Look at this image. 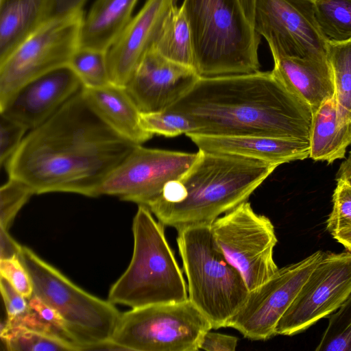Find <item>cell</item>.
Returning a JSON list of instances; mask_svg holds the SVG:
<instances>
[{"instance_id":"6da1fadb","label":"cell","mask_w":351,"mask_h":351,"mask_svg":"<svg viewBox=\"0 0 351 351\" xmlns=\"http://www.w3.org/2000/svg\"><path fill=\"white\" fill-rule=\"evenodd\" d=\"M136 145L97 115L82 88L29 130L4 165L8 178L23 182L34 194L97 197L104 181Z\"/></svg>"},{"instance_id":"7a4b0ae2","label":"cell","mask_w":351,"mask_h":351,"mask_svg":"<svg viewBox=\"0 0 351 351\" xmlns=\"http://www.w3.org/2000/svg\"><path fill=\"white\" fill-rule=\"evenodd\" d=\"M167 110L185 116L193 132L309 141L313 110L271 71L200 77Z\"/></svg>"},{"instance_id":"3957f363","label":"cell","mask_w":351,"mask_h":351,"mask_svg":"<svg viewBox=\"0 0 351 351\" xmlns=\"http://www.w3.org/2000/svg\"><path fill=\"white\" fill-rule=\"evenodd\" d=\"M198 158L179 179L181 199H157L147 207L162 225L176 228L211 225L243 202L278 167L230 154L198 151Z\"/></svg>"},{"instance_id":"277c9868","label":"cell","mask_w":351,"mask_h":351,"mask_svg":"<svg viewBox=\"0 0 351 351\" xmlns=\"http://www.w3.org/2000/svg\"><path fill=\"white\" fill-rule=\"evenodd\" d=\"M192 34L194 69L200 77L260 71L261 36L239 0H184Z\"/></svg>"},{"instance_id":"5b68a950","label":"cell","mask_w":351,"mask_h":351,"mask_svg":"<svg viewBox=\"0 0 351 351\" xmlns=\"http://www.w3.org/2000/svg\"><path fill=\"white\" fill-rule=\"evenodd\" d=\"M164 226L146 206L138 205L132 223V257L109 291L110 302L134 308L188 299L186 282Z\"/></svg>"},{"instance_id":"8992f818","label":"cell","mask_w":351,"mask_h":351,"mask_svg":"<svg viewBox=\"0 0 351 351\" xmlns=\"http://www.w3.org/2000/svg\"><path fill=\"white\" fill-rule=\"evenodd\" d=\"M176 240L188 280L189 300L213 328L227 327L250 292L242 274L216 243L210 225L180 229Z\"/></svg>"},{"instance_id":"52a82bcc","label":"cell","mask_w":351,"mask_h":351,"mask_svg":"<svg viewBox=\"0 0 351 351\" xmlns=\"http://www.w3.org/2000/svg\"><path fill=\"white\" fill-rule=\"evenodd\" d=\"M19 257L34 294L58 311L81 350L115 349L110 339L121 313L113 303L81 289L26 246H21Z\"/></svg>"},{"instance_id":"ba28073f","label":"cell","mask_w":351,"mask_h":351,"mask_svg":"<svg viewBox=\"0 0 351 351\" xmlns=\"http://www.w3.org/2000/svg\"><path fill=\"white\" fill-rule=\"evenodd\" d=\"M213 326L189 300L157 304L121 313L110 339L115 349L195 351Z\"/></svg>"},{"instance_id":"9c48e42d","label":"cell","mask_w":351,"mask_h":351,"mask_svg":"<svg viewBox=\"0 0 351 351\" xmlns=\"http://www.w3.org/2000/svg\"><path fill=\"white\" fill-rule=\"evenodd\" d=\"M84 17L82 11L44 21L0 62V110L29 82L69 65Z\"/></svg>"},{"instance_id":"30bf717a","label":"cell","mask_w":351,"mask_h":351,"mask_svg":"<svg viewBox=\"0 0 351 351\" xmlns=\"http://www.w3.org/2000/svg\"><path fill=\"white\" fill-rule=\"evenodd\" d=\"M215 240L226 258L241 272L250 291L278 269L274 260L278 239L273 223L245 202L210 225Z\"/></svg>"},{"instance_id":"8fae6325","label":"cell","mask_w":351,"mask_h":351,"mask_svg":"<svg viewBox=\"0 0 351 351\" xmlns=\"http://www.w3.org/2000/svg\"><path fill=\"white\" fill-rule=\"evenodd\" d=\"M253 27L274 60L326 58L328 38L317 21L313 0H256Z\"/></svg>"},{"instance_id":"7c38bea8","label":"cell","mask_w":351,"mask_h":351,"mask_svg":"<svg viewBox=\"0 0 351 351\" xmlns=\"http://www.w3.org/2000/svg\"><path fill=\"white\" fill-rule=\"evenodd\" d=\"M198 156V152L187 153L136 145L104 181L99 195H114L147 206L161 195L168 182L180 179Z\"/></svg>"},{"instance_id":"4fadbf2b","label":"cell","mask_w":351,"mask_h":351,"mask_svg":"<svg viewBox=\"0 0 351 351\" xmlns=\"http://www.w3.org/2000/svg\"><path fill=\"white\" fill-rule=\"evenodd\" d=\"M324 252L319 250L299 262L280 269L250 291L239 311L230 319L232 327L252 340H267L276 335V326L296 298Z\"/></svg>"},{"instance_id":"5bb4252c","label":"cell","mask_w":351,"mask_h":351,"mask_svg":"<svg viewBox=\"0 0 351 351\" xmlns=\"http://www.w3.org/2000/svg\"><path fill=\"white\" fill-rule=\"evenodd\" d=\"M351 293V252L326 253L279 320L276 335L301 332L336 311Z\"/></svg>"},{"instance_id":"9a60e30c","label":"cell","mask_w":351,"mask_h":351,"mask_svg":"<svg viewBox=\"0 0 351 351\" xmlns=\"http://www.w3.org/2000/svg\"><path fill=\"white\" fill-rule=\"evenodd\" d=\"M195 70L162 56L154 48L124 87L141 113L167 110L197 83Z\"/></svg>"},{"instance_id":"2e32d148","label":"cell","mask_w":351,"mask_h":351,"mask_svg":"<svg viewBox=\"0 0 351 351\" xmlns=\"http://www.w3.org/2000/svg\"><path fill=\"white\" fill-rule=\"evenodd\" d=\"M176 0H147L107 51L112 84L125 87L145 55L154 49Z\"/></svg>"},{"instance_id":"e0dca14e","label":"cell","mask_w":351,"mask_h":351,"mask_svg":"<svg viewBox=\"0 0 351 351\" xmlns=\"http://www.w3.org/2000/svg\"><path fill=\"white\" fill-rule=\"evenodd\" d=\"M82 88L69 66L49 71L23 86L0 110V114L31 130L53 115Z\"/></svg>"},{"instance_id":"ac0fdd59","label":"cell","mask_w":351,"mask_h":351,"mask_svg":"<svg viewBox=\"0 0 351 351\" xmlns=\"http://www.w3.org/2000/svg\"><path fill=\"white\" fill-rule=\"evenodd\" d=\"M199 149L281 164L309 158V141L249 135L186 134Z\"/></svg>"},{"instance_id":"d6986e66","label":"cell","mask_w":351,"mask_h":351,"mask_svg":"<svg viewBox=\"0 0 351 351\" xmlns=\"http://www.w3.org/2000/svg\"><path fill=\"white\" fill-rule=\"evenodd\" d=\"M273 73L306 101L313 113L335 94L332 73L326 58L283 57L274 60Z\"/></svg>"},{"instance_id":"ffe728a7","label":"cell","mask_w":351,"mask_h":351,"mask_svg":"<svg viewBox=\"0 0 351 351\" xmlns=\"http://www.w3.org/2000/svg\"><path fill=\"white\" fill-rule=\"evenodd\" d=\"M82 92L97 115L114 132L136 145L152 138L141 125V112L124 87L109 84Z\"/></svg>"},{"instance_id":"44dd1931","label":"cell","mask_w":351,"mask_h":351,"mask_svg":"<svg viewBox=\"0 0 351 351\" xmlns=\"http://www.w3.org/2000/svg\"><path fill=\"white\" fill-rule=\"evenodd\" d=\"M309 158L328 164L345 158L351 145V120L340 112L333 96L313 113Z\"/></svg>"},{"instance_id":"7402d4cb","label":"cell","mask_w":351,"mask_h":351,"mask_svg":"<svg viewBox=\"0 0 351 351\" xmlns=\"http://www.w3.org/2000/svg\"><path fill=\"white\" fill-rule=\"evenodd\" d=\"M138 0H95L84 16L79 48L107 52L127 26Z\"/></svg>"},{"instance_id":"603a6c76","label":"cell","mask_w":351,"mask_h":351,"mask_svg":"<svg viewBox=\"0 0 351 351\" xmlns=\"http://www.w3.org/2000/svg\"><path fill=\"white\" fill-rule=\"evenodd\" d=\"M51 0H0V62L45 21Z\"/></svg>"},{"instance_id":"cb8c5ba5","label":"cell","mask_w":351,"mask_h":351,"mask_svg":"<svg viewBox=\"0 0 351 351\" xmlns=\"http://www.w3.org/2000/svg\"><path fill=\"white\" fill-rule=\"evenodd\" d=\"M154 49L168 60L194 69L191 30L181 6L173 9Z\"/></svg>"},{"instance_id":"d4e9b609","label":"cell","mask_w":351,"mask_h":351,"mask_svg":"<svg viewBox=\"0 0 351 351\" xmlns=\"http://www.w3.org/2000/svg\"><path fill=\"white\" fill-rule=\"evenodd\" d=\"M326 57L332 73L337 106L341 114L351 120V38L341 41L328 39Z\"/></svg>"},{"instance_id":"484cf974","label":"cell","mask_w":351,"mask_h":351,"mask_svg":"<svg viewBox=\"0 0 351 351\" xmlns=\"http://www.w3.org/2000/svg\"><path fill=\"white\" fill-rule=\"evenodd\" d=\"M0 335L10 351L77 350L72 343L58 336L5 322L1 324Z\"/></svg>"},{"instance_id":"4316f807","label":"cell","mask_w":351,"mask_h":351,"mask_svg":"<svg viewBox=\"0 0 351 351\" xmlns=\"http://www.w3.org/2000/svg\"><path fill=\"white\" fill-rule=\"evenodd\" d=\"M317 21L330 40L351 38V0H313Z\"/></svg>"},{"instance_id":"83f0119b","label":"cell","mask_w":351,"mask_h":351,"mask_svg":"<svg viewBox=\"0 0 351 351\" xmlns=\"http://www.w3.org/2000/svg\"><path fill=\"white\" fill-rule=\"evenodd\" d=\"M68 66L84 88H99L111 83L106 51L78 48Z\"/></svg>"},{"instance_id":"f1b7e54d","label":"cell","mask_w":351,"mask_h":351,"mask_svg":"<svg viewBox=\"0 0 351 351\" xmlns=\"http://www.w3.org/2000/svg\"><path fill=\"white\" fill-rule=\"evenodd\" d=\"M315 350L351 351V293L329 315L328 326Z\"/></svg>"},{"instance_id":"f546056e","label":"cell","mask_w":351,"mask_h":351,"mask_svg":"<svg viewBox=\"0 0 351 351\" xmlns=\"http://www.w3.org/2000/svg\"><path fill=\"white\" fill-rule=\"evenodd\" d=\"M142 127L152 134L175 137L193 132L191 122L184 115L174 112L141 113Z\"/></svg>"},{"instance_id":"4dcf8cb0","label":"cell","mask_w":351,"mask_h":351,"mask_svg":"<svg viewBox=\"0 0 351 351\" xmlns=\"http://www.w3.org/2000/svg\"><path fill=\"white\" fill-rule=\"evenodd\" d=\"M34 195L23 182L8 178L0 188V228L8 230L21 208Z\"/></svg>"},{"instance_id":"1f68e13d","label":"cell","mask_w":351,"mask_h":351,"mask_svg":"<svg viewBox=\"0 0 351 351\" xmlns=\"http://www.w3.org/2000/svg\"><path fill=\"white\" fill-rule=\"evenodd\" d=\"M332 201V211L326 220V230L330 234L351 227V186L343 180L337 181Z\"/></svg>"},{"instance_id":"d6a6232c","label":"cell","mask_w":351,"mask_h":351,"mask_svg":"<svg viewBox=\"0 0 351 351\" xmlns=\"http://www.w3.org/2000/svg\"><path fill=\"white\" fill-rule=\"evenodd\" d=\"M0 273L27 299L34 295L31 277L19 256L0 259Z\"/></svg>"},{"instance_id":"836d02e7","label":"cell","mask_w":351,"mask_h":351,"mask_svg":"<svg viewBox=\"0 0 351 351\" xmlns=\"http://www.w3.org/2000/svg\"><path fill=\"white\" fill-rule=\"evenodd\" d=\"M0 165L15 152L28 131L20 123L0 114Z\"/></svg>"},{"instance_id":"e575fe53","label":"cell","mask_w":351,"mask_h":351,"mask_svg":"<svg viewBox=\"0 0 351 351\" xmlns=\"http://www.w3.org/2000/svg\"><path fill=\"white\" fill-rule=\"evenodd\" d=\"M28 302L30 308L45 324L54 329L60 336L72 343L77 350H81L70 334L66 324L58 311L36 295Z\"/></svg>"},{"instance_id":"d590c367","label":"cell","mask_w":351,"mask_h":351,"mask_svg":"<svg viewBox=\"0 0 351 351\" xmlns=\"http://www.w3.org/2000/svg\"><path fill=\"white\" fill-rule=\"evenodd\" d=\"M0 288L7 313V320L11 321L19 318L30 310L28 299L2 276L0 278Z\"/></svg>"},{"instance_id":"8d00e7d4","label":"cell","mask_w":351,"mask_h":351,"mask_svg":"<svg viewBox=\"0 0 351 351\" xmlns=\"http://www.w3.org/2000/svg\"><path fill=\"white\" fill-rule=\"evenodd\" d=\"M238 339L236 337L218 332H206L199 345V350L207 351H233L236 349Z\"/></svg>"},{"instance_id":"74e56055","label":"cell","mask_w":351,"mask_h":351,"mask_svg":"<svg viewBox=\"0 0 351 351\" xmlns=\"http://www.w3.org/2000/svg\"><path fill=\"white\" fill-rule=\"evenodd\" d=\"M86 1V0H51L45 21L82 12Z\"/></svg>"},{"instance_id":"f35d334b","label":"cell","mask_w":351,"mask_h":351,"mask_svg":"<svg viewBox=\"0 0 351 351\" xmlns=\"http://www.w3.org/2000/svg\"><path fill=\"white\" fill-rule=\"evenodd\" d=\"M0 259L19 256L21 246L9 234L8 230L0 228Z\"/></svg>"},{"instance_id":"ab89813d","label":"cell","mask_w":351,"mask_h":351,"mask_svg":"<svg viewBox=\"0 0 351 351\" xmlns=\"http://www.w3.org/2000/svg\"><path fill=\"white\" fill-rule=\"evenodd\" d=\"M336 180H343L351 186V151L347 158L340 165Z\"/></svg>"},{"instance_id":"60d3db41","label":"cell","mask_w":351,"mask_h":351,"mask_svg":"<svg viewBox=\"0 0 351 351\" xmlns=\"http://www.w3.org/2000/svg\"><path fill=\"white\" fill-rule=\"evenodd\" d=\"M331 235L348 251L351 252V227L339 230Z\"/></svg>"},{"instance_id":"b9f144b4","label":"cell","mask_w":351,"mask_h":351,"mask_svg":"<svg viewBox=\"0 0 351 351\" xmlns=\"http://www.w3.org/2000/svg\"><path fill=\"white\" fill-rule=\"evenodd\" d=\"M245 16L253 25L254 8L256 0H239Z\"/></svg>"}]
</instances>
